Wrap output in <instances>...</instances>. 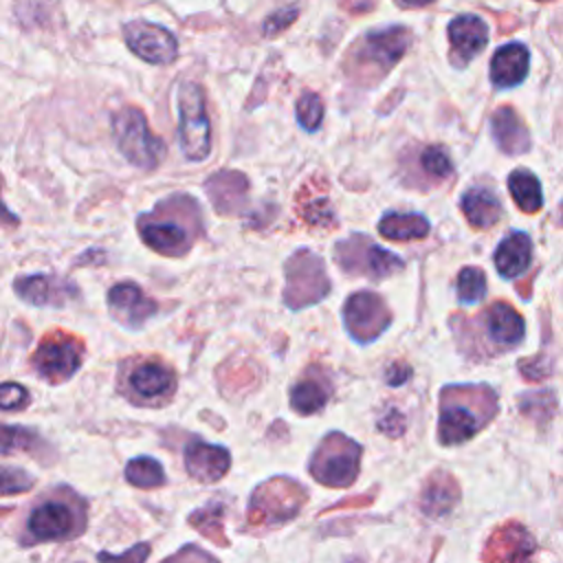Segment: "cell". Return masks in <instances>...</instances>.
<instances>
[{
  "instance_id": "cell-36",
  "label": "cell",
  "mask_w": 563,
  "mask_h": 563,
  "mask_svg": "<svg viewBox=\"0 0 563 563\" xmlns=\"http://www.w3.org/2000/svg\"><path fill=\"white\" fill-rule=\"evenodd\" d=\"M35 440L37 438L31 431L4 424V429H2V455H9L15 449H20V451L29 449V446L35 444Z\"/></svg>"
},
{
  "instance_id": "cell-28",
  "label": "cell",
  "mask_w": 563,
  "mask_h": 563,
  "mask_svg": "<svg viewBox=\"0 0 563 563\" xmlns=\"http://www.w3.org/2000/svg\"><path fill=\"white\" fill-rule=\"evenodd\" d=\"M508 191L515 200V205L526 211L534 213L543 207V194H541V183L530 169H515L508 176Z\"/></svg>"
},
{
  "instance_id": "cell-1",
  "label": "cell",
  "mask_w": 563,
  "mask_h": 563,
  "mask_svg": "<svg viewBox=\"0 0 563 563\" xmlns=\"http://www.w3.org/2000/svg\"><path fill=\"white\" fill-rule=\"evenodd\" d=\"M141 240L156 253L180 257L198 238L202 222L198 202L189 196H172L154 207L152 213L139 218Z\"/></svg>"
},
{
  "instance_id": "cell-26",
  "label": "cell",
  "mask_w": 563,
  "mask_h": 563,
  "mask_svg": "<svg viewBox=\"0 0 563 563\" xmlns=\"http://www.w3.org/2000/svg\"><path fill=\"white\" fill-rule=\"evenodd\" d=\"M464 218L475 227V229H488L493 227L499 216H501V205L497 196L490 189L484 187H471L460 202Z\"/></svg>"
},
{
  "instance_id": "cell-6",
  "label": "cell",
  "mask_w": 563,
  "mask_h": 563,
  "mask_svg": "<svg viewBox=\"0 0 563 563\" xmlns=\"http://www.w3.org/2000/svg\"><path fill=\"white\" fill-rule=\"evenodd\" d=\"M284 273H286L284 301L290 310H299L310 303H317L330 292V279H328L325 266L321 257L308 249L295 251L286 260Z\"/></svg>"
},
{
  "instance_id": "cell-33",
  "label": "cell",
  "mask_w": 563,
  "mask_h": 563,
  "mask_svg": "<svg viewBox=\"0 0 563 563\" xmlns=\"http://www.w3.org/2000/svg\"><path fill=\"white\" fill-rule=\"evenodd\" d=\"M455 290L462 303H475L486 295V275L475 266L462 268L457 275Z\"/></svg>"
},
{
  "instance_id": "cell-22",
  "label": "cell",
  "mask_w": 563,
  "mask_h": 563,
  "mask_svg": "<svg viewBox=\"0 0 563 563\" xmlns=\"http://www.w3.org/2000/svg\"><path fill=\"white\" fill-rule=\"evenodd\" d=\"M530 260H532V242L521 231L508 233L495 251L497 273L506 279H515L521 273H526V268L530 266Z\"/></svg>"
},
{
  "instance_id": "cell-32",
  "label": "cell",
  "mask_w": 563,
  "mask_h": 563,
  "mask_svg": "<svg viewBox=\"0 0 563 563\" xmlns=\"http://www.w3.org/2000/svg\"><path fill=\"white\" fill-rule=\"evenodd\" d=\"M189 523L209 541H213L220 548L229 545V539L222 532V506H207L200 508L189 517Z\"/></svg>"
},
{
  "instance_id": "cell-15",
  "label": "cell",
  "mask_w": 563,
  "mask_h": 563,
  "mask_svg": "<svg viewBox=\"0 0 563 563\" xmlns=\"http://www.w3.org/2000/svg\"><path fill=\"white\" fill-rule=\"evenodd\" d=\"M108 308L119 323L136 330L156 312L158 306L136 284L123 282L108 290Z\"/></svg>"
},
{
  "instance_id": "cell-16",
  "label": "cell",
  "mask_w": 563,
  "mask_h": 563,
  "mask_svg": "<svg viewBox=\"0 0 563 563\" xmlns=\"http://www.w3.org/2000/svg\"><path fill=\"white\" fill-rule=\"evenodd\" d=\"M231 466V455L224 446L191 440L185 446V468L198 482H216L224 477Z\"/></svg>"
},
{
  "instance_id": "cell-4",
  "label": "cell",
  "mask_w": 563,
  "mask_h": 563,
  "mask_svg": "<svg viewBox=\"0 0 563 563\" xmlns=\"http://www.w3.org/2000/svg\"><path fill=\"white\" fill-rule=\"evenodd\" d=\"M358 464H361V446L354 440H350L345 433L332 431L321 440V444L312 453L308 468L319 484L332 486V488H345L356 479Z\"/></svg>"
},
{
  "instance_id": "cell-24",
  "label": "cell",
  "mask_w": 563,
  "mask_h": 563,
  "mask_svg": "<svg viewBox=\"0 0 563 563\" xmlns=\"http://www.w3.org/2000/svg\"><path fill=\"white\" fill-rule=\"evenodd\" d=\"M486 330L497 345L510 347L523 339V319L512 306L499 301L486 312Z\"/></svg>"
},
{
  "instance_id": "cell-23",
  "label": "cell",
  "mask_w": 563,
  "mask_h": 563,
  "mask_svg": "<svg viewBox=\"0 0 563 563\" xmlns=\"http://www.w3.org/2000/svg\"><path fill=\"white\" fill-rule=\"evenodd\" d=\"M493 139L506 154H521L530 147V136L512 108H499L490 119Z\"/></svg>"
},
{
  "instance_id": "cell-38",
  "label": "cell",
  "mask_w": 563,
  "mask_h": 563,
  "mask_svg": "<svg viewBox=\"0 0 563 563\" xmlns=\"http://www.w3.org/2000/svg\"><path fill=\"white\" fill-rule=\"evenodd\" d=\"M29 402V391L18 385V383H4L2 385V396H0V405L4 411H13V409H22Z\"/></svg>"
},
{
  "instance_id": "cell-31",
  "label": "cell",
  "mask_w": 563,
  "mask_h": 563,
  "mask_svg": "<svg viewBox=\"0 0 563 563\" xmlns=\"http://www.w3.org/2000/svg\"><path fill=\"white\" fill-rule=\"evenodd\" d=\"M218 378L222 383L224 389L233 391V389H251L257 385L260 380V372H257V365L253 361H242L238 365V361H231L229 365H222L220 372H218Z\"/></svg>"
},
{
  "instance_id": "cell-5",
  "label": "cell",
  "mask_w": 563,
  "mask_h": 563,
  "mask_svg": "<svg viewBox=\"0 0 563 563\" xmlns=\"http://www.w3.org/2000/svg\"><path fill=\"white\" fill-rule=\"evenodd\" d=\"M178 139L189 161H205L211 152V123L205 92L196 81H185L178 88Z\"/></svg>"
},
{
  "instance_id": "cell-29",
  "label": "cell",
  "mask_w": 563,
  "mask_h": 563,
  "mask_svg": "<svg viewBox=\"0 0 563 563\" xmlns=\"http://www.w3.org/2000/svg\"><path fill=\"white\" fill-rule=\"evenodd\" d=\"M328 385L319 378H301L290 389V405L299 416H310L328 402Z\"/></svg>"
},
{
  "instance_id": "cell-19",
  "label": "cell",
  "mask_w": 563,
  "mask_h": 563,
  "mask_svg": "<svg viewBox=\"0 0 563 563\" xmlns=\"http://www.w3.org/2000/svg\"><path fill=\"white\" fill-rule=\"evenodd\" d=\"M449 42L453 48V55L466 64L475 55H479L488 42V26L482 18L473 13H464L451 20L449 24Z\"/></svg>"
},
{
  "instance_id": "cell-37",
  "label": "cell",
  "mask_w": 563,
  "mask_h": 563,
  "mask_svg": "<svg viewBox=\"0 0 563 563\" xmlns=\"http://www.w3.org/2000/svg\"><path fill=\"white\" fill-rule=\"evenodd\" d=\"M33 486V477L22 471V468H13V466H4L2 468V493L4 495H15V493H24Z\"/></svg>"
},
{
  "instance_id": "cell-43",
  "label": "cell",
  "mask_w": 563,
  "mask_h": 563,
  "mask_svg": "<svg viewBox=\"0 0 563 563\" xmlns=\"http://www.w3.org/2000/svg\"><path fill=\"white\" fill-rule=\"evenodd\" d=\"M372 501V497L369 495H363V497H358V499H345V501H341L339 506H334L336 510H341V508H347V506H365V504H369Z\"/></svg>"
},
{
  "instance_id": "cell-17",
  "label": "cell",
  "mask_w": 563,
  "mask_h": 563,
  "mask_svg": "<svg viewBox=\"0 0 563 563\" xmlns=\"http://www.w3.org/2000/svg\"><path fill=\"white\" fill-rule=\"evenodd\" d=\"M409 31L402 26H391V29H383L376 33H369L365 37V46H363V57L378 66L380 73L389 70L407 51L409 46Z\"/></svg>"
},
{
  "instance_id": "cell-45",
  "label": "cell",
  "mask_w": 563,
  "mask_h": 563,
  "mask_svg": "<svg viewBox=\"0 0 563 563\" xmlns=\"http://www.w3.org/2000/svg\"><path fill=\"white\" fill-rule=\"evenodd\" d=\"M561 211H563V209H561Z\"/></svg>"
},
{
  "instance_id": "cell-20",
  "label": "cell",
  "mask_w": 563,
  "mask_h": 563,
  "mask_svg": "<svg viewBox=\"0 0 563 563\" xmlns=\"http://www.w3.org/2000/svg\"><path fill=\"white\" fill-rule=\"evenodd\" d=\"M530 68V53L523 44L510 42L495 51L490 59V81L497 88L519 86Z\"/></svg>"
},
{
  "instance_id": "cell-30",
  "label": "cell",
  "mask_w": 563,
  "mask_h": 563,
  "mask_svg": "<svg viewBox=\"0 0 563 563\" xmlns=\"http://www.w3.org/2000/svg\"><path fill=\"white\" fill-rule=\"evenodd\" d=\"M125 479L136 488H156L165 482V473H163V466L154 457L141 455V457H134L128 462Z\"/></svg>"
},
{
  "instance_id": "cell-10",
  "label": "cell",
  "mask_w": 563,
  "mask_h": 563,
  "mask_svg": "<svg viewBox=\"0 0 563 563\" xmlns=\"http://www.w3.org/2000/svg\"><path fill=\"white\" fill-rule=\"evenodd\" d=\"M84 510L64 499H46L35 506L26 521V532L33 541H62L81 532Z\"/></svg>"
},
{
  "instance_id": "cell-41",
  "label": "cell",
  "mask_w": 563,
  "mask_h": 563,
  "mask_svg": "<svg viewBox=\"0 0 563 563\" xmlns=\"http://www.w3.org/2000/svg\"><path fill=\"white\" fill-rule=\"evenodd\" d=\"M411 376V369H409V365L407 363H394V365H389V369H387V383L389 385H402L407 378Z\"/></svg>"
},
{
  "instance_id": "cell-7",
  "label": "cell",
  "mask_w": 563,
  "mask_h": 563,
  "mask_svg": "<svg viewBox=\"0 0 563 563\" xmlns=\"http://www.w3.org/2000/svg\"><path fill=\"white\" fill-rule=\"evenodd\" d=\"M334 260L345 273L352 275H365L372 279H383L389 277L398 271H402L405 262L396 253L380 249L374 244L367 235L356 233L345 240H341L334 249Z\"/></svg>"
},
{
  "instance_id": "cell-42",
  "label": "cell",
  "mask_w": 563,
  "mask_h": 563,
  "mask_svg": "<svg viewBox=\"0 0 563 563\" xmlns=\"http://www.w3.org/2000/svg\"><path fill=\"white\" fill-rule=\"evenodd\" d=\"M147 556H150V545H145V543H139L132 550L121 552V554H106V552L99 554V559H134V561H143Z\"/></svg>"
},
{
  "instance_id": "cell-3",
  "label": "cell",
  "mask_w": 563,
  "mask_h": 563,
  "mask_svg": "<svg viewBox=\"0 0 563 563\" xmlns=\"http://www.w3.org/2000/svg\"><path fill=\"white\" fill-rule=\"evenodd\" d=\"M303 504H306V488L301 484L284 475L271 477L253 490L249 512H246V523L251 528H257V526L288 521L301 510Z\"/></svg>"
},
{
  "instance_id": "cell-12",
  "label": "cell",
  "mask_w": 563,
  "mask_h": 563,
  "mask_svg": "<svg viewBox=\"0 0 563 563\" xmlns=\"http://www.w3.org/2000/svg\"><path fill=\"white\" fill-rule=\"evenodd\" d=\"M123 40L128 48L150 64H169L178 55L176 37L161 24L145 20H132L123 26Z\"/></svg>"
},
{
  "instance_id": "cell-11",
  "label": "cell",
  "mask_w": 563,
  "mask_h": 563,
  "mask_svg": "<svg viewBox=\"0 0 563 563\" xmlns=\"http://www.w3.org/2000/svg\"><path fill=\"white\" fill-rule=\"evenodd\" d=\"M343 321L354 341L369 343L387 330V325L391 323V314L380 295L358 290L347 297L343 306Z\"/></svg>"
},
{
  "instance_id": "cell-2",
  "label": "cell",
  "mask_w": 563,
  "mask_h": 563,
  "mask_svg": "<svg viewBox=\"0 0 563 563\" xmlns=\"http://www.w3.org/2000/svg\"><path fill=\"white\" fill-rule=\"evenodd\" d=\"M112 132L119 152L139 169H154L165 158V141L152 134L145 114L139 108H123L114 114Z\"/></svg>"
},
{
  "instance_id": "cell-18",
  "label": "cell",
  "mask_w": 563,
  "mask_h": 563,
  "mask_svg": "<svg viewBox=\"0 0 563 563\" xmlns=\"http://www.w3.org/2000/svg\"><path fill=\"white\" fill-rule=\"evenodd\" d=\"M297 205V216L308 224V227H321L330 229L336 224L334 209L328 200V185L323 178H312L308 180L295 198Z\"/></svg>"
},
{
  "instance_id": "cell-44",
  "label": "cell",
  "mask_w": 563,
  "mask_h": 563,
  "mask_svg": "<svg viewBox=\"0 0 563 563\" xmlns=\"http://www.w3.org/2000/svg\"><path fill=\"white\" fill-rule=\"evenodd\" d=\"M405 2H411V4H427V2H431V0H405Z\"/></svg>"
},
{
  "instance_id": "cell-27",
  "label": "cell",
  "mask_w": 563,
  "mask_h": 563,
  "mask_svg": "<svg viewBox=\"0 0 563 563\" xmlns=\"http://www.w3.org/2000/svg\"><path fill=\"white\" fill-rule=\"evenodd\" d=\"M429 220L420 213H387L378 222V233L394 242H411L429 235Z\"/></svg>"
},
{
  "instance_id": "cell-40",
  "label": "cell",
  "mask_w": 563,
  "mask_h": 563,
  "mask_svg": "<svg viewBox=\"0 0 563 563\" xmlns=\"http://www.w3.org/2000/svg\"><path fill=\"white\" fill-rule=\"evenodd\" d=\"M378 429H380L383 433H387L389 438H398V435H402V431H405V418H402L396 409H389V411L378 420Z\"/></svg>"
},
{
  "instance_id": "cell-13",
  "label": "cell",
  "mask_w": 563,
  "mask_h": 563,
  "mask_svg": "<svg viewBox=\"0 0 563 563\" xmlns=\"http://www.w3.org/2000/svg\"><path fill=\"white\" fill-rule=\"evenodd\" d=\"M440 422H438V438L442 444H460L473 438L479 427L484 424L477 413H473L464 400L462 387H446L440 396Z\"/></svg>"
},
{
  "instance_id": "cell-39",
  "label": "cell",
  "mask_w": 563,
  "mask_h": 563,
  "mask_svg": "<svg viewBox=\"0 0 563 563\" xmlns=\"http://www.w3.org/2000/svg\"><path fill=\"white\" fill-rule=\"evenodd\" d=\"M295 18H297V9H295V7L282 9V11L273 13V15L264 22V33H266V35H273V33H277V31L286 29Z\"/></svg>"
},
{
  "instance_id": "cell-8",
  "label": "cell",
  "mask_w": 563,
  "mask_h": 563,
  "mask_svg": "<svg viewBox=\"0 0 563 563\" xmlns=\"http://www.w3.org/2000/svg\"><path fill=\"white\" fill-rule=\"evenodd\" d=\"M81 361H84V343L77 336L66 334L62 330L48 332L40 341L31 358L35 372L53 385L68 380L79 369Z\"/></svg>"
},
{
  "instance_id": "cell-9",
  "label": "cell",
  "mask_w": 563,
  "mask_h": 563,
  "mask_svg": "<svg viewBox=\"0 0 563 563\" xmlns=\"http://www.w3.org/2000/svg\"><path fill=\"white\" fill-rule=\"evenodd\" d=\"M176 389L174 369L158 358L134 361L121 380V391L141 405L165 402Z\"/></svg>"
},
{
  "instance_id": "cell-35",
  "label": "cell",
  "mask_w": 563,
  "mask_h": 563,
  "mask_svg": "<svg viewBox=\"0 0 563 563\" xmlns=\"http://www.w3.org/2000/svg\"><path fill=\"white\" fill-rule=\"evenodd\" d=\"M420 163H422V169H424L427 174L438 176V178H444V176H449V174L453 172V165H451L449 154H446L442 147H438V145L427 147V150L422 152V156H420Z\"/></svg>"
},
{
  "instance_id": "cell-14",
  "label": "cell",
  "mask_w": 563,
  "mask_h": 563,
  "mask_svg": "<svg viewBox=\"0 0 563 563\" xmlns=\"http://www.w3.org/2000/svg\"><path fill=\"white\" fill-rule=\"evenodd\" d=\"M13 290L18 297H22L26 303L33 306H64L70 299L79 297V290L73 282L62 279L57 275L48 273H35L18 277L13 284Z\"/></svg>"
},
{
  "instance_id": "cell-21",
  "label": "cell",
  "mask_w": 563,
  "mask_h": 563,
  "mask_svg": "<svg viewBox=\"0 0 563 563\" xmlns=\"http://www.w3.org/2000/svg\"><path fill=\"white\" fill-rule=\"evenodd\" d=\"M205 191L218 213H235L246 200L249 180L240 172L222 169L205 183Z\"/></svg>"
},
{
  "instance_id": "cell-25",
  "label": "cell",
  "mask_w": 563,
  "mask_h": 563,
  "mask_svg": "<svg viewBox=\"0 0 563 563\" xmlns=\"http://www.w3.org/2000/svg\"><path fill=\"white\" fill-rule=\"evenodd\" d=\"M457 497H460L457 484L449 473L440 471V473H433L424 484L420 495V508L427 517H442L455 506Z\"/></svg>"
},
{
  "instance_id": "cell-34",
  "label": "cell",
  "mask_w": 563,
  "mask_h": 563,
  "mask_svg": "<svg viewBox=\"0 0 563 563\" xmlns=\"http://www.w3.org/2000/svg\"><path fill=\"white\" fill-rule=\"evenodd\" d=\"M323 119V101L319 95L314 92H306L299 101H297V121L301 123L303 130L314 132L321 125Z\"/></svg>"
}]
</instances>
